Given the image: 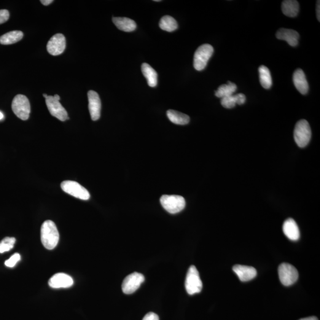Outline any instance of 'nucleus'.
<instances>
[{
  "label": "nucleus",
  "mask_w": 320,
  "mask_h": 320,
  "mask_svg": "<svg viewBox=\"0 0 320 320\" xmlns=\"http://www.w3.org/2000/svg\"><path fill=\"white\" fill-rule=\"evenodd\" d=\"M66 47V37L63 34L53 35L47 44L48 52L53 56L60 55L64 52Z\"/></svg>",
  "instance_id": "nucleus-11"
},
{
  "label": "nucleus",
  "mask_w": 320,
  "mask_h": 320,
  "mask_svg": "<svg viewBox=\"0 0 320 320\" xmlns=\"http://www.w3.org/2000/svg\"><path fill=\"white\" fill-rule=\"evenodd\" d=\"M167 116L172 123L174 124L185 125L190 122L189 116L174 110H169L167 112Z\"/></svg>",
  "instance_id": "nucleus-22"
},
{
  "label": "nucleus",
  "mask_w": 320,
  "mask_h": 320,
  "mask_svg": "<svg viewBox=\"0 0 320 320\" xmlns=\"http://www.w3.org/2000/svg\"><path fill=\"white\" fill-rule=\"evenodd\" d=\"M46 104L50 114L58 119L66 121L69 119L68 114L64 107L61 105L60 101H56L53 96H50L46 99Z\"/></svg>",
  "instance_id": "nucleus-10"
},
{
  "label": "nucleus",
  "mask_w": 320,
  "mask_h": 320,
  "mask_svg": "<svg viewBox=\"0 0 320 320\" xmlns=\"http://www.w3.org/2000/svg\"><path fill=\"white\" fill-rule=\"evenodd\" d=\"M53 98L55 99L56 101H60V96L58 95H55L54 96H53Z\"/></svg>",
  "instance_id": "nucleus-34"
},
{
  "label": "nucleus",
  "mask_w": 320,
  "mask_h": 320,
  "mask_svg": "<svg viewBox=\"0 0 320 320\" xmlns=\"http://www.w3.org/2000/svg\"><path fill=\"white\" fill-rule=\"evenodd\" d=\"M283 231L284 235L289 240L292 241L299 240L300 237V230L295 220L289 219L285 220L283 225Z\"/></svg>",
  "instance_id": "nucleus-17"
},
{
  "label": "nucleus",
  "mask_w": 320,
  "mask_h": 320,
  "mask_svg": "<svg viewBox=\"0 0 320 320\" xmlns=\"http://www.w3.org/2000/svg\"><path fill=\"white\" fill-rule=\"evenodd\" d=\"M294 137L296 144L300 148H303L309 144L311 138L310 124L306 120L298 121L295 125Z\"/></svg>",
  "instance_id": "nucleus-2"
},
{
  "label": "nucleus",
  "mask_w": 320,
  "mask_h": 320,
  "mask_svg": "<svg viewBox=\"0 0 320 320\" xmlns=\"http://www.w3.org/2000/svg\"><path fill=\"white\" fill-rule=\"evenodd\" d=\"M213 53L214 48L209 44H203L198 48L193 58V66L196 70L202 71L205 68Z\"/></svg>",
  "instance_id": "nucleus-5"
},
{
  "label": "nucleus",
  "mask_w": 320,
  "mask_h": 320,
  "mask_svg": "<svg viewBox=\"0 0 320 320\" xmlns=\"http://www.w3.org/2000/svg\"><path fill=\"white\" fill-rule=\"evenodd\" d=\"M43 96H44L45 99H47L48 97V96L47 95H46V94H44V95H43Z\"/></svg>",
  "instance_id": "nucleus-36"
},
{
  "label": "nucleus",
  "mask_w": 320,
  "mask_h": 320,
  "mask_svg": "<svg viewBox=\"0 0 320 320\" xmlns=\"http://www.w3.org/2000/svg\"><path fill=\"white\" fill-rule=\"evenodd\" d=\"M200 273L195 266H191L188 270L185 281V287L187 292L190 295L198 294L202 289Z\"/></svg>",
  "instance_id": "nucleus-3"
},
{
  "label": "nucleus",
  "mask_w": 320,
  "mask_h": 320,
  "mask_svg": "<svg viewBox=\"0 0 320 320\" xmlns=\"http://www.w3.org/2000/svg\"><path fill=\"white\" fill-rule=\"evenodd\" d=\"M160 203L163 208L169 213H179L185 208V198L179 195H163L160 198Z\"/></svg>",
  "instance_id": "nucleus-4"
},
{
  "label": "nucleus",
  "mask_w": 320,
  "mask_h": 320,
  "mask_svg": "<svg viewBox=\"0 0 320 320\" xmlns=\"http://www.w3.org/2000/svg\"><path fill=\"white\" fill-rule=\"evenodd\" d=\"M16 238L14 237H5L0 242V253L9 252L14 247L16 243Z\"/></svg>",
  "instance_id": "nucleus-27"
},
{
  "label": "nucleus",
  "mask_w": 320,
  "mask_h": 320,
  "mask_svg": "<svg viewBox=\"0 0 320 320\" xmlns=\"http://www.w3.org/2000/svg\"><path fill=\"white\" fill-rule=\"evenodd\" d=\"M142 320H159V317L155 313L150 312L144 316Z\"/></svg>",
  "instance_id": "nucleus-30"
},
{
  "label": "nucleus",
  "mask_w": 320,
  "mask_h": 320,
  "mask_svg": "<svg viewBox=\"0 0 320 320\" xmlns=\"http://www.w3.org/2000/svg\"><path fill=\"white\" fill-rule=\"evenodd\" d=\"M48 284L52 288H68L73 285L74 280L66 273H58L51 277Z\"/></svg>",
  "instance_id": "nucleus-13"
},
{
  "label": "nucleus",
  "mask_w": 320,
  "mask_h": 320,
  "mask_svg": "<svg viewBox=\"0 0 320 320\" xmlns=\"http://www.w3.org/2000/svg\"><path fill=\"white\" fill-rule=\"evenodd\" d=\"M259 73L261 85L265 89H269L272 85V79L269 69L267 67L260 66L259 68Z\"/></svg>",
  "instance_id": "nucleus-24"
},
{
  "label": "nucleus",
  "mask_w": 320,
  "mask_h": 320,
  "mask_svg": "<svg viewBox=\"0 0 320 320\" xmlns=\"http://www.w3.org/2000/svg\"><path fill=\"white\" fill-rule=\"evenodd\" d=\"M61 187L64 192L80 200L87 201L90 198L88 190L76 182L66 180L61 183Z\"/></svg>",
  "instance_id": "nucleus-7"
},
{
  "label": "nucleus",
  "mask_w": 320,
  "mask_h": 320,
  "mask_svg": "<svg viewBox=\"0 0 320 320\" xmlns=\"http://www.w3.org/2000/svg\"><path fill=\"white\" fill-rule=\"evenodd\" d=\"M233 271L242 282L251 281L257 276L255 269L250 266L236 265L234 266Z\"/></svg>",
  "instance_id": "nucleus-14"
},
{
  "label": "nucleus",
  "mask_w": 320,
  "mask_h": 320,
  "mask_svg": "<svg viewBox=\"0 0 320 320\" xmlns=\"http://www.w3.org/2000/svg\"><path fill=\"white\" fill-rule=\"evenodd\" d=\"M316 12H317V19L319 20V21L320 20V1H317V8H316Z\"/></svg>",
  "instance_id": "nucleus-31"
},
{
  "label": "nucleus",
  "mask_w": 320,
  "mask_h": 320,
  "mask_svg": "<svg viewBox=\"0 0 320 320\" xmlns=\"http://www.w3.org/2000/svg\"><path fill=\"white\" fill-rule=\"evenodd\" d=\"M4 119V115L2 112H0V120Z\"/></svg>",
  "instance_id": "nucleus-35"
},
{
  "label": "nucleus",
  "mask_w": 320,
  "mask_h": 320,
  "mask_svg": "<svg viewBox=\"0 0 320 320\" xmlns=\"http://www.w3.org/2000/svg\"><path fill=\"white\" fill-rule=\"evenodd\" d=\"M10 13L7 10H0V25L9 20Z\"/></svg>",
  "instance_id": "nucleus-29"
},
{
  "label": "nucleus",
  "mask_w": 320,
  "mask_h": 320,
  "mask_svg": "<svg viewBox=\"0 0 320 320\" xmlns=\"http://www.w3.org/2000/svg\"><path fill=\"white\" fill-rule=\"evenodd\" d=\"M88 109H89L91 119L94 121L98 120L101 117V101L98 93L90 90L88 91Z\"/></svg>",
  "instance_id": "nucleus-12"
},
{
  "label": "nucleus",
  "mask_w": 320,
  "mask_h": 320,
  "mask_svg": "<svg viewBox=\"0 0 320 320\" xmlns=\"http://www.w3.org/2000/svg\"><path fill=\"white\" fill-rule=\"evenodd\" d=\"M145 281L142 274L134 272L126 276L122 284V291L125 294H132L138 290Z\"/></svg>",
  "instance_id": "nucleus-9"
},
{
  "label": "nucleus",
  "mask_w": 320,
  "mask_h": 320,
  "mask_svg": "<svg viewBox=\"0 0 320 320\" xmlns=\"http://www.w3.org/2000/svg\"><path fill=\"white\" fill-rule=\"evenodd\" d=\"M278 273L281 283L286 286L295 284L299 276L297 269L286 263L279 266Z\"/></svg>",
  "instance_id": "nucleus-8"
},
{
  "label": "nucleus",
  "mask_w": 320,
  "mask_h": 320,
  "mask_svg": "<svg viewBox=\"0 0 320 320\" xmlns=\"http://www.w3.org/2000/svg\"><path fill=\"white\" fill-rule=\"evenodd\" d=\"M40 2H41V3L44 5H48L52 3L53 1V0H41Z\"/></svg>",
  "instance_id": "nucleus-32"
},
{
  "label": "nucleus",
  "mask_w": 320,
  "mask_h": 320,
  "mask_svg": "<svg viewBox=\"0 0 320 320\" xmlns=\"http://www.w3.org/2000/svg\"><path fill=\"white\" fill-rule=\"evenodd\" d=\"M276 36L278 39L285 40L293 47L298 45L300 39V34L297 31L284 28L279 29L277 32Z\"/></svg>",
  "instance_id": "nucleus-15"
},
{
  "label": "nucleus",
  "mask_w": 320,
  "mask_h": 320,
  "mask_svg": "<svg viewBox=\"0 0 320 320\" xmlns=\"http://www.w3.org/2000/svg\"><path fill=\"white\" fill-rule=\"evenodd\" d=\"M293 82L295 87L302 95H306L308 92L309 85L306 79L304 72L302 69H297L293 75Z\"/></svg>",
  "instance_id": "nucleus-16"
},
{
  "label": "nucleus",
  "mask_w": 320,
  "mask_h": 320,
  "mask_svg": "<svg viewBox=\"0 0 320 320\" xmlns=\"http://www.w3.org/2000/svg\"><path fill=\"white\" fill-rule=\"evenodd\" d=\"M236 85L232 82H228V84L219 86L218 90L215 91V96L217 98H224L226 97L233 95L236 90Z\"/></svg>",
  "instance_id": "nucleus-25"
},
{
  "label": "nucleus",
  "mask_w": 320,
  "mask_h": 320,
  "mask_svg": "<svg viewBox=\"0 0 320 320\" xmlns=\"http://www.w3.org/2000/svg\"><path fill=\"white\" fill-rule=\"evenodd\" d=\"M21 256L20 254L15 253L9 259L5 261V265L8 268H14L16 265L19 262Z\"/></svg>",
  "instance_id": "nucleus-28"
},
{
  "label": "nucleus",
  "mask_w": 320,
  "mask_h": 320,
  "mask_svg": "<svg viewBox=\"0 0 320 320\" xmlns=\"http://www.w3.org/2000/svg\"><path fill=\"white\" fill-rule=\"evenodd\" d=\"M300 320H319L316 317H306V318L302 319Z\"/></svg>",
  "instance_id": "nucleus-33"
},
{
  "label": "nucleus",
  "mask_w": 320,
  "mask_h": 320,
  "mask_svg": "<svg viewBox=\"0 0 320 320\" xmlns=\"http://www.w3.org/2000/svg\"><path fill=\"white\" fill-rule=\"evenodd\" d=\"M113 22L120 31L131 32L135 30L136 24L135 21L127 17H114Z\"/></svg>",
  "instance_id": "nucleus-18"
},
{
  "label": "nucleus",
  "mask_w": 320,
  "mask_h": 320,
  "mask_svg": "<svg viewBox=\"0 0 320 320\" xmlns=\"http://www.w3.org/2000/svg\"><path fill=\"white\" fill-rule=\"evenodd\" d=\"M23 34L19 31L8 32L0 37V44L2 45H11L15 44L23 38Z\"/></svg>",
  "instance_id": "nucleus-23"
},
{
  "label": "nucleus",
  "mask_w": 320,
  "mask_h": 320,
  "mask_svg": "<svg viewBox=\"0 0 320 320\" xmlns=\"http://www.w3.org/2000/svg\"><path fill=\"white\" fill-rule=\"evenodd\" d=\"M40 238L43 246L48 250L55 248L60 240L57 227L54 222L51 220H46L41 227Z\"/></svg>",
  "instance_id": "nucleus-1"
},
{
  "label": "nucleus",
  "mask_w": 320,
  "mask_h": 320,
  "mask_svg": "<svg viewBox=\"0 0 320 320\" xmlns=\"http://www.w3.org/2000/svg\"><path fill=\"white\" fill-rule=\"evenodd\" d=\"M246 101V96L243 94L240 93L236 95H232L222 98L220 103L225 108L232 109L236 106V104L241 105V104L245 103Z\"/></svg>",
  "instance_id": "nucleus-19"
},
{
  "label": "nucleus",
  "mask_w": 320,
  "mask_h": 320,
  "mask_svg": "<svg viewBox=\"0 0 320 320\" xmlns=\"http://www.w3.org/2000/svg\"><path fill=\"white\" fill-rule=\"evenodd\" d=\"M12 108L17 117L23 120L29 119L31 113V104L28 98L22 95L15 97L12 101Z\"/></svg>",
  "instance_id": "nucleus-6"
},
{
  "label": "nucleus",
  "mask_w": 320,
  "mask_h": 320,
  "mask_svg": "<svg viewBox=\"0 0 320 320\" xmlns=\"http://www.w3.org/2000/svg\"><path fill=\"white\" fill-rule=\"evenodd\" d=\"M282 10L287 17H295L299 13V3L295 0H285L282 2Z\"/></svg>",
  "instance_id": "nucleus-20"
},
{
  "label": "nucleus",
  "mask_w": 320,
  "mask_h": 320,
  "mask_svg": "<svg viewBox=\"0 0 320 320\" xmlns=\"http://www.w3.org/2000/svg\"><path fill=\"white\" fill-rule=\"evenodd\" d=\"M142 72L144 77L147 80L148 84L151 87H155L157 85L158 75L155 69L151 67L149 64L144 63L142 64Z\"/></svg>",
  "instance_id": "nucleus-21"
},
{
  "label": "nucleus",
  "mask_w": 320,
  "mask_h": 320,
  "mask_svg": "<svg viewBox=\"0 0 320 320\" xmlns=\"http://www.w3.org/2000/svg\"><path fill=\"white\" fill-rule=\"evenodd\" d=\"M159 26L162 30L169 32L176 31L178 28L176 20L170 16H165L161 18Z\"/></svg>",
  "instance_id": "nucleus-26"
}]
</instances>
